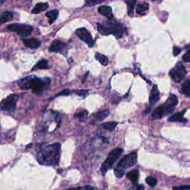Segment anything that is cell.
<instances>
[{
	"instance_id": "obj_1",
	"label": "cell",
	"mask_w": 190,
	"mask_h": 190,
	"mask_svg": "<svg viewBox=\"0 0 190 190\" xmlns=\"http://www.w3.org/2000/svg\"><path fill=\"white\" fill-rule=\"evenodd\" d=\"M60 153L61 145L59 143L46 145L42 146L38 152L37 161L44 166H57L60 159Z\"/></svg>"
},
{
	"instance_id": "obj_2",
	"label": "cell",
	"mask_w": 190,
	"mask_h": 190,
	"mask_svg": "<svg viewBox=\"0 0 190 190\" xmlns=\"http://www.w3.org/2000/svg\"><path fill=\"white\" fill-rule=\"evenodd\" d=\"M51 79L48 77L41 79L35 75L28 76L18 82V86L21 89H31L32 92L37 95H40L49 89Z\"/></svg>"
},
{
	"instance_id": "obj_3",
	"label": "cell",
	"mask_w": 190,
	"mask_h": 190,
	"mask_svg": "<svg viewBox=\"0 0 190 190\" xmlns=\"http://www.w3.org/2000/svg\"><path fill=\"white\" fill-rule=\"evenodd\" d=\"M178 103V99L177 96L172 94L164 104L160 105L158 107L155 108L152 114V117L154 119L163 118L166 115H169L174 111Z\"/></svg>"
},
{
	"instance_id": "obj_4",
	"label": "cell",
	"mask_w": 190,
	"mask_h": 190,
	"mask_svg": "<svg viewBox=\"0 0 190 190\" xmlns=\"http://www.w3.org/2000/svg\"><path fill=\"white\" fill-rule=\"evenodd\" d=\"M98 31L103 35H110L112 34L116 38L119 39L123 35V25L120 23L107 22L105 23H97Z\"/></svg>"
},
{
	"instance_id": "obj_5",
	"label": "cell",
	"mask_w": 190,
	"mask_h": 190,
	"mask_svg": "<svg viewBox=\"0 0 190 190\" xmlns=\"http://www.w3.org/2000/svg\"><path fill=\"white\" fill-rule=\"evenodd\" d=\"M123 152V149L122 148H116V149L112 150L111 152L108 154L107 158L105 160V161L103 163L102 166H101V172L105 175L106 172L111 169Z\"/></svg>"
},
{
	"instance_id": "obj_6",
	"label": "cell",
	"mask_w": 190,
	"mask_h": 190,
	"mask_svg": "<svg viewBox=\"0 0 190 190\" xmlns=\"http://www.w3.org/2000/svg\"><path fill=\"white\" fill-rule=\"evenodd\" d=\"M137 155L136 152H131L123 157L117 166V169L124 171L128 168L132 167L137 164Z\"/></svg>"
},
{
	"instance_id": "obj_7",
	"label": "cell",
	"mask_w": 190,
	"mask_h": 190,
	"mask_svg": "<svg viewBox=\"0 0 190 190\" xmlns=\"http://www.w3.org/2000/svg\"><path fill=\"white\" fill-rule=\"evenodd\" d=\"M8 29L10 31L17 34L18 35L21 36V37H28L33 31V28L30 25L18 24V23L9 25L8 26Z\"/></svg>"
},
{
	"instance_id": "obj_8",
	"label": "cell",
	"mask_w": 190,
	"mask_h": 190,
	"mask_svg": "<svg viewBox=\"0 0 190 190\" xmlns=\"http://www.w3.org/2000/svg\"><path fill=\"white\" fill-rule=\"evenodd\" d=\"M19 99V95L14 94L9 95L1 102V109L3 111L14 112L17 108V101Z\"/></svg>"
},
{
	"instance_id": "obj_9",
	"label": "cell",
	"mask_w": 190,
	"mask_h": 190,
	"mask_svg": "<svg viewBox=\"0 0 190 190\" xmlns=\"http://www.w3.org/2000/svg\"><path fill=\"white\" fill-rule=\"evenodd\" d=\"M169 75L173 79L174 82L180 83L186 75V70L184 65L178 63L174 68L169 71Z\"/></svg>"
},
{
	"instance_id": "obj_10",
	"label": "cell",
	"mask_w": 190,
	"mask_h": 190,
	"mask_svg": "<svg viewBox=\"0 0 190 190\" xmlns=\"http://www.w3.org/2000/svg\"><path fill=\"white\" fill-rule=\"evenodd\" d=\"M68 49H69V48H68V46H67L66 43L59 40H54L52 42V44L51 45L48 50H49L50 52L59 53L64 56H67Z\"/></svg>"
},
{
	"instance_id": "obj_11",
	"label": "cell",
	"mask_w": 190,
	"mask_h": 190,
	"mask_svg": "<svg viewBox=\"0 0 190 190\" xmlns=\"http://www.w3.org/2000/svg\"><path fill=\"white\" fill-rule=\"evenodd\" d=\"M76 34L81 40L86 43L89 47H93L95 45V42H94L93 38H92L91 34L85 28H78L76 30Z\"/></svg>"
},
{
	"instance_id": "obj_12",
	"label": "cell",
	"mask_w": 190,
	"mask_h": 190,
	"mask_svg": "<svg viewBox=\"0 0 190 190\" xmlns=\"http://www.w3.org/2000/svg\"><path fill=\"white\" fill-rule=\"evenodd\" d=\"M159 99H160V91H159L158 88L156 85H155L152 88L151 92H150L149 96V103L150 106H152L155 105L158 102Z\"/></svg>"
},
{
	"instance_id": "obj_13",
	"label": "cell",
	"mask_w": 190,
	"mask_h": 190,
	"mask_svg": "<svg viewBox=\"0 0 190 190\" xmlns=\"http://www.w3.org/2000/svg\"><path fill=\"white\" fill-rule=\"evenodd\" d=\"M98 12L101 15H103L106 17H107L109 20H112L114 18L113 14H112L111 8L106 5H103V6L99 7Z\"/></svg>"
},
{
	"instance_id": "obj_14",
	"label": "cell",
	"mask_w": 190,
	"mask_h": 190,
	"mask_svg": "<svg viewBox=\"0 0 190 190\" xmlns=\"http://www.w3.org/2000/svg\"><path fill=\"white\" fill-rule=\"evenodd\" d=\"M22 42L25 46L30 48H38L41 46L40 41L38 40L37 39H35V38L22 39Z\"/></svg>"
},
{
	"instance_id": "obj_15",
	"label": "cell",
	"mask_w": 190,
	"mask_h": 190,
	"mask_svg": "<svg viewBox=\"0 0 190 190\" xmlns=\"http://www.w3.org/2000/svg\"><path fill=\"white\" fill-rule=\"evenodd\" d=\"M186 110H184L181 112H178V113L175 114V115L171 116L169 118V122H178V123H186V120L184 119V115L185 114Z\"/></svg>"
},
{
	"instance_id": "obj_16",
	"label": "cell",
	"mask_w": 190,
	"mask_h": 190,
	"mask_svg": "<svg viewBox=\"0 0 190 190\" xmlns=\"http://www.w3.org/2000/svg\"><path fill=\"white\" fill-rule=\"evenodd\" d=\"M108 115H109V109H105L103 111H99L95 114V115H92V117H93L95 122L97 123L101 120H103L105 118L108 117Z\"/></svg>"
},
{
	"instance_id": "obj_17",
	"label": "cell",
	"mask_w": 190,
	"mask_h": 190,
	"mask_svg": "<svg viewBox=\"0 0 190 190\" xmlns=\"http://www.w3.org/2000/svg\"><path fill=\"white\" fill-rule=\"evenodd\" d=\"M49 5L46 2H39L35 5V7L32 10V13L34 14H39V13L44 11L46 9L48 8Z\"/></svg>"
},
{
	"instance_id": "obj_18",
	"label": "cell",
	"mask_w": 190,
	"mask_h": 190,
	"mask_svg": "<svg viewBox=\"0 0 190 190\" xmlns=\"http://www.w3.org/2000/svg\"><path fill=\"white\" fill-rule=\"evenodd\" d=\"M49 68V66H48V61L46 59H42L39 61H38L37 63L32 68V71L39 70V69H48Z\"/></svg>"
},
{
	"instance_id": "obj_19",
	"label": "cell",
	"mask_w": 190,
	"mask_h": 190,
	"mask_svg": "<svg viewBox=\"0 0 190 190\" xmlns=\"http://www.w3.org/2000/svg\"><path fill=\"white\" fill-rule=\"evenodd\" d=\"M126 177L134 184H136L139 178V171L137 169L131 170L127 173Z\"/></svg>"
},
{
	"instance_id": "obj_20",
	"label": "cell",
	"mask_w": 190,
	"mask_h": 190,
	"mask_svg": "<svg viewBox=\"0 0 190 190\" xmlns=\"http://www.w3.org/2000/svg\"><path fill=\"white\" fill-rule=\"evenodd\" d=\"M128 7V14L129 17L134 16V10H135V5H136V0H125Z\"/></svg>"
},
{
	"instance_id": "obj_21",
	"label": "cell",
	"mask_w": 190,
	"mask_h": 190,
	"mask_svg": "<svg viewBox=\"0 0 190 190\" xmlns=\"http://www.w3.org/2000/svg\"><path fill=\"white\" fill-rule=\"evenodd\" d=\"M149 8V5L148 3H143V4H140L137 6L136 10L137 14L139 15H145L146 13L148 12Z\"/></svg>"
},
{
	"instance_id": "obj_22",
	"label": "cell",
	"mask_w": 190,
	"mask_h": 190,
	"mask_svg": "<svg viewBox=\"0 0 190 190\" xmlns=\"http://www.w3.org/2000/svg\"><path fill=\"white\" fill-rule=\"evenodd\" d=\"M180 92L190 98V79H186L184 84L182 85Z\"/></svg>"
},
{
	"instance_id": "obj_23",
	"label": "cell",
	"mask_w": 190,
	"mask_h": 190,
	"mask_svg": "<svg viewBox=\"0 0 190 190\" xmlns=\"http://www.w3.org/2000/svg\"><path fill=\"white\" fill-rule=\"evenodd\" d=\"M58 15H59V11H58L57 10H52L47 13L46 17L49 19L50 24H52V23L57 19Z\"/></svg>"
},
{
	"instance_id": "obj_24",
	"label": "cell",
	"mask_w": 190,
	"mask_h": 190,
	"mask_svg": "<svg viewBox=\"0 0 190 190\" xmlns=\"http://www.w3.org/2000/svg\"><path fill=\"white\" fill-rule=\"evenodd\" d=\"M14 19V15L11 12L9 11H5L2 14L1 16V23L3 24V23L7 22H9Z\"/></svg>"
},
{
	"instance_id": "obj_25",
	"label": "cell",
	"mask_w": 190,
	"mask_h": 190,
	"mask_svg": "<svg viewBox=\"0 0 190 190\" xmlns=\"http://www.w3.org/2000/svg\"><path fill=\"white\" fill-rule=\"evenodd\" d=\"M95 58L99 61L103 66H107L108 64V59L107 57L103 55V54H101L99 53H96L95 54Z\"/></svg>"
},
{
	"instance_id": "obj_26",
	"label": "cell",
	"mask_w": 190,
	"mask_h": 190,
	"mask_svg": "<svg viewBox=\"0 0 190 190\" xmlns=\"http://www.w3.org/2000/svg\"><path fill=\"white\" fill-rule=\"evenodd\" d=\"M117 124L118 123L117 122H107L102 124V126L106 130H108L109 131H113L115 129V128L117 127Z\"/></svg>"
},
{
	"instance_id": "obj_27",
	"label": "cell",
	"mask_w": 190,
	"mask_h": 190,
	"mask_svg": "<svg viewBox=\"0 0 190 190\" xmlns=\"http://www.w3.org/2000/svg\"><path fill=\"white\" fill-rule=\"evenodd\" d=\"M88 111H86V110H84V111H82L80 112H79V113H77L75 115V117H77V118L79 119V120L85 121L86 120V118L88 117Z\"/></svg>"
},
{
	"instance_id": "obj_28",
	"label": "cell",
	"mask_w": 190,
	"mask_h": 190,
	"mask_svg": "<svg viewBox=\"0 0 190 190\" xmlns=\"http://www.w3.org/2000/svg\"><path fill=\"white\" fill-rule=\"evenodd\" d=\"M73 93H75L76 95H77L78 96H80V97H86L88 94L89 93V91L88 90L86 89H78V90H74Z\"/></svg>"
},
{
	"instance_id": "obj_29",
	"label": "cell",
	"mask_w": 190,
	"mask_h": 190,
	"mask_svg": "<svg viewBox=\"0 0 190 190\" xmlns=\"http://www.w3.org/2000/svg\"><path fill=\"white\" fill-rule=\"evenodd\" d=\"M187 50H186V53L183 56V60L186 63L190 62V45L188 47H186Z\"/></svg>"
},
{
	"instance_id": "obj_30",
	"label": "cell",
	"mask_w": 190,
	"mask_h": 190,
	"mask_svg": "<svg viewBox=\"0 0 190 190\" xmlns=\"http://www.w3.org/2000/svg\"><path fill=\"white\" fill-rule=\"evenodd\" d=\"M146 184H149L150 186H155L157 184V180L156 178H153V177H148V178L146 179Z\"/></svg>"
},
{
	"instance_id": "obj_31",
	"label": "cell",
	"mask_w": 190,
	"mask_h": 190,
	"mask_svg": "<svg viewBox=\"0 0 190 190\" xmlns=\"http://www.w3.org/2000/svg\"><path fill=\"white\" fill-rule=\"evenodd\" d=\"M105 0H86V6H93V5L99 4Z\"/></svg>"
},
{
	"instance_id": "obj_32",
	"label": "cell",
	"mask_w": 190,
	"mask_h": 190,
	"mask_svg": "<svg viewBox=\"0 0 190 190\" xmlns=\"http://www.w3.org/2000/svg\"><path fill=\"white\" fill-rule=\"evenodd\" d=\"M71 93H72V91H70L69 89H64V90H63L61 92L58 93L57 95L54 97V98L57 97H59V96H68V95H70Z\"/></svg>"
},
{
	"instance_id": "obj_33",
	"label": "cell",
	"mask_w": 190,
	"mask_h": 190,
	"mask_svg": "<svg viewBox=\"0 0 190 190\" xmlns=\"http://www.w3.org/2000/svg\"><path fill=\"white\" fill-rule=\"evenodd\" d=\"M180 51H181V49H180V48H178V47L175 46L173 48V54H174V56H178V55H179V54L180 53Z\"/></svg>"
},
{
	"instance_id": "obj_34",
	"label": "cell",
	"mask_w": 190,
	"mask_h": 190,
	"mask_svg": "<svg viewBox=\"0 0 190 190\" xmlns=\"http://www.w3.org/2000/svg\"><path fill=\"white\" fill-rule=\"evenodd\" d=\"M173 189H190V186H175L173 187Z\"/></svg>"
},
{
	"instance_id": "obj_35",
	"label": "cell",
	"mask_w": 190,
	"mask_h": 190,
	"mask_svg": "<svg viewBox=\"0 0 190 190\" xmlns=\"http://www.w3.org/2000/svg\"><path fill=\"white\" fill-rule=\"evenodd\" d=\"M77 189H96L95 187L91 186H79V187H76Z\"/></svg>"
},
{
	"instance_id": "obj_36",
	"label": "cell",
	"mask_w": 190,
	"mask_h": 190,
	"mask_svg": "<svg viewBox=\"0 0 190 190\" xmlns=\"http://www.w3.org/2000/svg\"><path fill=\"white\" fill-rule=\"evenodd\" d=\"M152 1H156V0H152Z\"/></svg>"
}]
</instances>
